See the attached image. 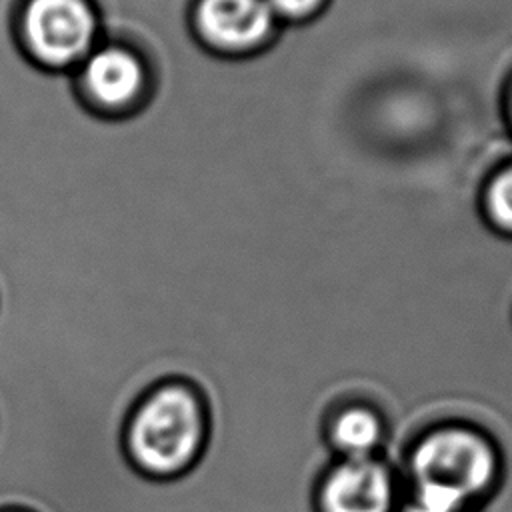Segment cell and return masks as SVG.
I'll return each mask as SVG.
<instances>
[{
  "instance_id": "cell-1",
  "label": "cell",
  "mask_w": 512,
  "mask_h": 512,
  "mask_svg": "<svg viewBox=\"0 0 512 512\" xmlns=\"http://www.w3.org/2000/svg\"><path fill=\"white\" fill-rule=\"evenodd\" d=\"M202 438L196 400L182 388H162L138 410L130 444L136 460L154 472H172L188 464Z\"/></svg>"
},
{
  "instance_id": "cell-2",
  "label": "cell",
  "mask_w": 512,
  "mask_h": 512,
  "mask_svg": "<svg viewBox=\"0 0 512 512\" xmlns=\"http://www.w3.org/2000/svg\"><path fill=\"white\" fill-rule=\"evenodd\" d=\"M20 32L24 48L38 64L62 70L88 58L98 16L90 0H28Z\"/></svg>"
},
{
  "instance_id": "cell-3",
  "label": "cell",
  "mask_w": 512,
  "mask_h": 512,
  "mask_svg": "<svg viewBox=\"0 0 512 512\" xmlns=\"http://www.w3.org/2000/svg\"><path fill=\"white\" fill-rule=\"evenodd\" d=\"M494 468V454L486 440L458 428L430 434L412 456L418 486L438 488L466 502L490 484Z\"/></svg>"
},
{
  "instance_id": "cell-4",
  "label": "cell",
  "mask_w": 512,
  "mask_h": 512,
  "mask_svg": "<svg viewBox=\"0 0 512 512\" xmlns=\"http://www.w3.org/2000/svg\"><path fill=\"white\" fill-rule=\"evenodd\" d=\"M194 26L210 48L246 54L268 42L276 16L266 0H198Z\"/></svg>"
},
{
  "instance_id": "cell-5",
  "label": "cell",
  "mask_w": 512,
  "mask_h": 512,
  "mask_svg": "<svg viewBox=\"0 0 512 512\" xmlns=\"http://www.w3.org/2000/svg\"><path fill=\"white\" fill-rule=\"evenodd\" d=\"M82 90L102 110L118 112L136 102L146 86L140 58L122 46L92 50L80 70Z\"/></svg>"
},
{
  "instance_id": "cell-6",
  "label": "cell",
  "mask_w": 512,
  "mask_h": 512,
  "mask_svg": "<svg viewBox=\"0 0 512 512\" xmlns=\"http://www.w3.org/2000/svg\"><path fill=\"white\" fill-rule=\"evenodd\" d=\"M390 500L392 486L386 470L368 458L342 464L322 494L326 512H388Z\"/></svg>"
},
{
  "instance_id": "cell-7",
  "label": "cell",
  "mask_w": 512,
  "mask_h": 512,
  "mask_svg": "<svg viewBox=\"0 0 512 512\" xmlns=\"http://www.w3.org/2000/svg\"><path fill=\"white\" fill-rule=\"evenodd\" d=\"M380 438V424L374 414L366 410H348L334 426V440L352 458H366Z\"/></svg>"
},
{
  "instance_id": "cell-8",
  "label": "cell",
  "mask_w": 512,
  "mask_h": 512,
  "mask_svg": "<svg viewBox=\"0 0 512 512\" xmlns=\"http://www.w3.org/2000/svg\"><path fill=\"white\" fill-rule=\"evenodd\" d=\"M408 512H466V500L428 486H418L416 502Z\"/></svg>"
},
{
  "instance_id": "cell-9",
  "label": "cell",
  "mask_w": 512,
  "mask_h": 512,
  "mask_svg": "<svg viewBox=\"0 0 512 512\" xmlns=\"http://www.w3.org/2000/svg\"><path fill=\"white\" fill-rule=\"evenodd\" d=\"M276 20H304L316 14L326 0H266Z\"/></svg>"
},
{
  "instance_id": "cell-10",
  "label": "cell",
  "mask_w": 512,
  "mask_h": 512,
  "mask_svg": "<svg viewBox=\"0 0 512 512\" xmlns=\"http://www.w3.org/2000/svg\"><path fill=\"white\" fill-rule=\"evenodd\" d=\"M490 206L494 216L512 226V170L502 174L490 190Z\"/></svg>"
}]
</instances>
